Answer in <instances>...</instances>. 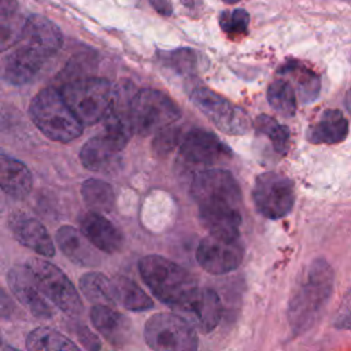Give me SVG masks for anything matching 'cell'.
<instances>
[{"instance_id":"obj_1","label":"cell","mask_w":351,"mask_h":351,"mask_svg":"<svg viewBox=\"0 0 351 351\" xmlns=\"http://www.w3.org/2000/svg\"><path fill=\"white\" fill-rule=\"evenodd\" d=\"M191 195L197 204L199 219L210 234L240 237L241 191L228 170L199 171L192 180Z\"/></svg>"},{"instance_id":"obj_2","label":"cell","mask_w":351,"mask_h":351,"mask_svg":"<svg viewBox=\"0 0 351 351\" xmlns=\"http://www.w3.org/2000/svg\"><path fill=\"white\" fill-rule=\"evenodd\" d=\"M333 291V270L325 259L313 261L291 296L288 321L299 335L313 326Z\"/></svg>"},{"instance_id":"obj_3","label":"cell","mask_w":351,"mask_h":351,"mask_svg":"<svg viewBox=\"0 0 351 351\" xmlns=\"http://www.w3.org/2000/svg\"><path fill=\"white\" fill-rule=\"evenodd\" d=\"M29 115L48 138L69 143L81 136L84 125L66 103L60 89L45 88L29 104Z\"/></svg>"},{"instance_id":"obj_4","label":"cell","mask_w":351,"mask_h":351,"mask_svg":"<svg viewBox=\"0 0 351 351\" xmlns=\"http://www.w3.org/2000/svg\"><path fill=\"white\" fill-rule=\"evenodd\" d=\"M138 270L151 292L173 308L197 288L195 278L184 267L165 256H144L140 259Z\"/></svg>"},{"instance_id":"obj_5","label":"cell","mask_w":351,"mask_h":351,"mask_svg":"<svg viewBox=\"0 0 351 351\" xmlns=\"http://www.w3.org/2000/svg\"><path fill=\"white\" fill-rule=\"evenodd\" d=\"M60 92L82 125H95L106 118L117 97V88L99 77L73 80L64 84Z\"/></svg>"},{"instance_id":"obj_6","label":"cell","mask_w":351,"mask_h":351,"mask_svg":"<svg viewBox=\"0 0 351 351\" xmlns=\"http://www.w3.org/2000/svg\"><path fill=\"white\" fill-rule=\"evenodd\" d=\"M180 117V107L171 97L152 88L138 90L129 104L132 128L141 136L155 134L160 129L173 125Z\"/></svg>"},{"instance_id":"obj_7","label":"cell","mask_w":351,"mask_h":351,"mask_svg":"<svg viewBox=\"0 0 351 351\" xmlns=\"http://www.w3.org/2000/svg\"><path fill=\"white\" fill-rule=\"evenodd\" d=\"M25 266L30 271L40 291L63 313L75 317L82 313V300L66 274L41 258H30Z\"/></svg>"},{"instance_id":"obj_8","label":"cell","mask_w":351,"mask_h":351,"mask_svg":"<svg viewBox=\"0 0 351 351\" xmlns=\"http://www.w3.org/2000/svg\"><path fill=\"white\" fill-rule=\"evenodd\" d=\"M144 337L149 348L158 351H188L199 347L193 326L178 314L156 313L144 326Z\"/></svg>"},{"instance_id":"obj_9","label":"cell","mask_w":351,"mask_h":351,"mask_svg":"<svg viewBox=\"0 0 351 351\" xmlns=\"http://www.w3.org/2000/svg\"><path fill=\"white\" fill-rule=\"evenodd\" d=\"M189 96L192 103L222 132L244 134L250 130L251 122L247 112L210 88L196 85Z\"/></svg>"},{"instance_id":"obj_10","label":"cell","mask_w":351,"mask_h":351,"mask_svg":"<svg viewBox=\"0 0 351 351\" xmlns=\"http://www.w3.org/2000/svg\"><path fill=\"white\" fill-rule=\"evenodd\" d=\"M252 199L256 210L266 218L285 217L293 207L295 189L292 181L274 171L262 173L255 178Z\"/></svg>"},{"instance_id":"obj_11","label":"cell","mask_w":351,"mask_h":351,"mask_svg":"<svg viewBox=\"0 0 351 351\" xmlns=\"http://www.w3.org/2000/svg\"><path fill=\"white\" fill-rule=\"evenodd\" d=\"M244 258L240 237L228 239L215 234L204 237L196 248V261L211 274H226L236 270Z\"/></svg>"},{"instance_id":"obj_12","label":"cell","mask_w":351,"mask_h":351,"mask_svg":"<svg viewBox=\"0 0 351 351\" xmlns=\"http://www.w3.org/2000/svg\"><path fill=\"white\" fill-rule=\"evenodd\" d=\"M180 155L188 165L208 169L229 159L232 151L214 133L192 129L181 141Z\"/></svg>"},{"instance_id":"obj_13","label":"cell","mask_w":351,"mask_h":351,"mask_svg":"<svg viewBox=\"0 0 351 351\" xmlns=\"http://www.w3.org/2000/svg\"><path fill=\"white\" fill-rule=\"evenodd\" d=\"M193 328L203 333L215 329L221 319L222 304L218 293L210 288H196L182 303L174 307Z\"/></svg>"},{"instance_id":"obj_14","label":"cell","mask_w":351,"mask_h":351,"mask_svg":"<svg viewBox=\"0 0 351 351\" xmlns=\"http://www.w3.org/2000/svg\"><path fill=\"white\" fill-rule=\"evenodd\" d=\"M18 43H22L45 58L55 55L63 44V36L59 27L43 15H30L23 21L21 37Z\"/></svg>"},{"instance_id":"obj_15","label":"cell","mask_w":351,"mask_h":351,"mask_svg":"<svg viewBox=\"0 0 351 351\" xmlns=\"http://www.w3.org/2000/svg\"><path fill=\"white\" fill-rule=\"evenodd\" d=\"M8 226L14 237L25 247L43 256H53L55 245L45 226L26 213H14L8 218Z\"/></svg>"},{"instance_id":"obj_16","label":"cell","mask_w":351,"mask_h":351,"mask_svg":"<svg viewBox=\"0 0 351 351\" xmlns=\"http://www.w3.org/2000/svg\"><path fill=\"white\" fill-rule=\"evenodd\" d=\"M47 59L48 58L36 49L18 43V45L4 58L3 78L12 85L27 84L38 74Z\"/></svg>"},{"instance_id":"obj_17","label":"cell","mask_w":351,"mask_h":351,"mask_svg":"<svg viewBox=\"0 0 351 351\" xmlns=\"http://www.w3.org/2000/svg\"><path fill=\"white\" fill-rule=\"evenodd\" d=\"M10 289L16 299L38 318H51L53 311L49 303L43 298V292L34 282L30 271L23 265L22 267H12L7 274Z\"/></svg>"},{"instance_id":"obj_18","label":"cell","mask_w":351,"mask_h":351,"mask_svg":"<svg viewBox=\"0 0 351 351\" xmlns=\"http://www.w3.org/2000/svg\"><path fill=\"white\" fill-rule=\"evenodd\" d=\"M80 229L97 250L112 254L122 248L121 230L97 211H88L80 219Z\"/></svg>"},{"instance_id":"obj_19","label":"cell","mask_w":351,"mask_h":351,"mask_svg":"<svg viewBox=\"0 0 351 351\" xmlns=\"http://www.w3.org/2000/svg\"><path fill=\"white\" fill-rule=\"evenodd\" d=\"M90 321L97 332L111 344L122 346L130 335L129 319L108 304H95L90 308Z\"/></svg>"},{"instance_id":"obj_20","label":"cell","mask_w":351,"mask_h":351,"mask_svg":"<svg viewBox=\"0 0 351 351\" xmlns=\"http://www.w3.org/2000/svg\"><path fill=\"white\" fill-rule=\"evenodd\" d=\"M55 239L62 252L74 263L81 266L96 265L99 258L92 250L93 244L81 230H77L70 225H64L58 229Z\"/></svg>"},{"instance_id":"obj_21","label":"cell","mask_w":351,"mask_h":351,"mask_svg":"<svg viewBox=\"0 0 351 351\" xmlns=\"http://www.w3.org/2000/svg\"><path fill=\"white\" fill-rule=\"evenodd\" d=\"M0 184L1 189L14 199H23L32 189V174L25 163L1 154L0 163Z\"/></svg>"},{"instance_id":"obj_22","label":"cell","mask_w":351,"mask_h":351,"mask_svg":"<svg viewBox=\"0 0 351 351\" xmlns=\"http://www.w3.org/2000/svg\"><path fill=\"white\" fill-rule=\"evenodd\" d=\"M348 133V123L339 110H326L307 132L308 141L314 144H336L343 141Z\"/></svg>"},{"instance_id":"obj_23","label":"cell","mask_w":351,"mask_h":351,"mask_svg":"<svg viewBox=\"0 0 351 351\" xmlns=\"http://www.w3.org/2000/svg\"><path fill=\"white\" fill-rule=\"evenodd\" d=\"M112 293L117 304L132 311H144L154 306L152 299L133 280L125 276L112 278Z\"/></svg>"},{"instance_id":"obj_24","label":"cell","mask_w":351,"mask_h":351,"mask_svg":"<svg viewBox=\"0 0 351 351\" xmlns=\"http://www.w3.org/2000/svg\"><path fill=\"white\" fill-rule=\"evenodd\" d=\"M84 203L97 213H108L114 208L115 195L112 186L99 178H88L81 185Z\"/></svg>"},{"instance_id":"obj_25","label":"cell","mask_w":351,"mask_h":351,"mask_svg":"<svg viewBox=\"0 0 351 351\" xmlns=\"http://www.w3.org/2000/svg\"><path fill=\"white\" fill-rule=\"evenodd\" d=\"M26 348L32 351H78L69 337L51 328H37L26 337Z\"/></svg>"},{"instance_id":"obj_26","label":"cell","mask_w":351,"mask_h":351,"mask_svg":"<svg viewBox=\"0 0 351 351\" xmlns=\"http://www.w3.org/2000/svg\"><path fill=\"white\" fill-rule=\"evenodd\" d=\"M281 73L296 84V92L303 103H308L318 96L319 78L310 69L299 63H288L281 69Z\"/></svg>"},{"instance_id":"obj_27","label":"cell","mask_w":351,"mask_h":351,"mask_svg":"<svg viewBox=\"0 0 351 351\" xmlns=\"http://www.w3.org/2000/svg\"><path fill=\"white\" fill-rule=\"evenodd\" d=\"M270 107L282 117H292L296 112V92L287 78L274 80L267 88Z\"/></svg>"},{"instance_id":"obj_28","label":"cell","mask_w":351,"mask_h":351,"mask_svg":"<svg viewBox=\"0 0 351 351\" xmlns=\"http://www.w3.org/2000/svg\"><path fill=\"white\" fill-rule=\"evenodd\" d=\"M82 293L95 304H114L112 280L101 273H86L80 278Z\"/></svg>"},{"instance_id":"obj_29","label":"cell","mask_w":351,"mask_h":351,"mask_svg":"<svg viewBox=\"0 0 351 351\" xmlns=\"http://www.w3.org/2000/svg\"><path fill=\"white\" fill-rule=\"evenodd\" d=\"M254 126L258 133L263 134L270 140L273 144V148L278 154H285L288 151L289 145V130L287 126L278 123L274 118L269 115H259L254 121Z\"/></svg>"},{"instance_id":"obj_30","label":"cell","mask_w":351,"mask_h":351,"mask_svg":"<svg viewBox=\"0 0 351 351\" xmlns=\"http://www.w3.org/2000/svg\"><path fill=\"white\" fill-rule=\"evenodd\" d=\"M250 23V15L243 8L223 11L219 15V25L229 34H244Z\"/></svg>"},{"instance_id":"obj_31","label":"cell","mask_w":351,"mask_h":351,"mask_svg":"<svg viewBox=\"0 0 351 351\" xmlns=\"http://www.w3.org/2000/svg\"><path fill=\"white\" fill-rule=\"evenodd\" d=\"M163 62L174 69L178 73L182 74H188L191 71H193L197 66V56L193 51L188 49V48H182V49H177L173 52H167L163 53Z\"/></svg>"},{"instance_id":"obj_32","label":"cell","mask_w":351,"mask_h":351,"mask_svg":"<svg viewBox=\"0 0 351 351\" xmlns=\"http://www.w3.org/2000/svg\"><path fill=\"white\" fill-rule=\"evenodd\" d=\"M178 143H180V129L169 125L155 133V137L152 141V149L158 155H167L174 149V147Z\"/></svg>"},{"instance_id":"obj_33","label":"cell","mask_w":351,"mask_h":351,"mask_svg":"<svg viewBox=\"0 0 351 351\" xmlns=\"http://www.w3.org/2000/svg\"><path fill=\"white\" fill-rule=\"evenodd\" d=\"M335 326L337 329L351 330V288L341 298L340 306L335 315Z\"/></svg>"},{"instance_id":"obj_34","label":"cell","mask_w":351,"mask_h":351,"mask_svg":"<svg viewBox=\"0 0 351 351\" xmlns=\"http://www.w3.org/2000/svg\"><path fill=\"white\" fill-rule=\"evenodd\" d=\"M344 104H346V108L347 111L351 114V89L346 93V97H344Z\"/></svg>"},{"instance_id":"obj_35","label":"cell","mask_w":351,"mask_h":351,"mask_svg":"<svg viewBox=\"0 0 351 351\" xmlns=\"http://www.w3.org/2000/svg\"><path fill=\"white\" fill-rule=\"evenodd\" d=\"M181 3H182L185 7H193L195 0H181Z\"/></svg>"},{"instance_id":"obj_36","label":"cell","mask_w":351,"mask_h":351,"mask_svg":"<svg viewBox=\"0 0 351 351\" xmlns=\"http://www.w3.org/2000/svg\"><path fill=\"white\" fill-rule=\"evenodd\" d=\"M223 3H226V4H236V3H239V1H241V0H222Z\"/></svg>"}]
</instances>
